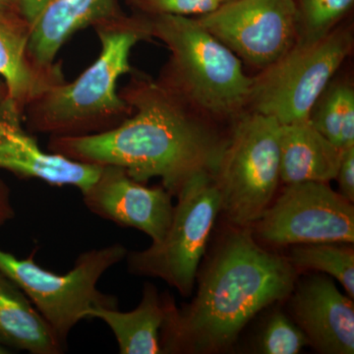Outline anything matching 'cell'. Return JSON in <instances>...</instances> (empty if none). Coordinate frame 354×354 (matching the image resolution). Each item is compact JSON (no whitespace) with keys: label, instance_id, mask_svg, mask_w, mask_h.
I'll use <instances>...</instances> for the list:
<instances>
[{"label":"cell","instance_id":"cell-1","mask_svg":"<svg viewBox=\"0 0 354 354\" xmlns=\"http://www.w3.org/2000/svg\"><path fill=\"white\" fill-rule=\"evenodd\" d=\"M120 95L132 109L120 125L85 136L50 137L48 151L85 164L122 167L138 183L160 177L172 195L195 174H214L227 141L200 122L176 93L135 75Z\"/></svg>","mask_w":354,"mask_h":354},{"label":"cell","instance_id":"cell-2","mask_svg":"<svg viewBox=\"0 0 354 354\" xmlns=\"http://www.w3.org/2000/svg\"><path fill=\"white\" fill-rule=\"evenodd\" d=\"M295 281L290 260L265 250L248 227H241L228 235L207 266L190 304L178 309L165 297L162 353L228 348L261 310L290 295Z\"/></svg>","mask_w":354,"mask_h":354},{"label":"cell","instance_id":"cell-3","mask_svg":"<svg viewBox=\"0 0 354 354\" xmlns=\"http://www.w3.org/2000/svg\"><path fill=\"white\" fill-rule=\"evenodd\" d=\"M93 28L101 43L99 57L73 82L50 88L25 109L23 120L32 134H97L118 127L132 113L118 91V81L131 73L132 48L151 38L148 18L123 13Z\"/></svg>","mask_w":354,"mask_h":354},{"label":"cell","instance_id":"cell-4","mask_svg":"<svg viewBox=\"0 0 354 354\" xmlns=\"http://www.w3.org/2000/svg\"><path fill=\"white\" fill-rule=\"evenodd\" d=\"M147 18L150 37L162 41L171 51L160 82L188 104L214 115H234L248 104L252 77L247 75L234 51L197 18Z\"/></svg>","mask_w":354,"mask_h":354},{"label":"cell","instance_id":"cell-5","mask_svg":"<svg viewBox=\"0 0 354 354\" xmlns=\"http://www.w3.org/2000/svg\"><path fill=\"white\" fill-rule=\"evenodd\" d=\"M122 244L86 251L73 269L59 274L36 262L35 251L25 259L0 249V272L12 279L50 324L60 341L67 337L86 313L94 307L118 308V298L97 288L102 277L127 257Z\"/></svg>","mask_w":354,"mask_h":354},{"label":"cell","instance_id":"cell-6","mask_svg":"<svg viewBox=\"0 0 354 354\" xmlns=\"http://www.w3.org/2000/svg\"><path fill=\"white\" fill-rule=\"evenodd\" d=\"M281 125L254 111L237 121L225 142L213 176L221 211L237 227L253 225L271 205L281 180Z\"/></svg>","mask_w":354,"mask_h":354},{"label":"cell","instance_id":"cell-7","mask_svg":"<svg viewBox=\"0 0 354 354\" xmlns=\"http://www.w3.org/2000/svg\"><path fill=\"white\" fill-rule=\"evenodd\" d=\"M176 206L164 239L145 250L128 252V272L165 281L189 297L194 288L212 228L221 211V196L213 174L200 171L176 193Z\"/></svg>","mask_w":354,"mask_h":354},{"label":"cell","instance_id":"cell-8","mask_svg":"<svg viewBox=\"0 0 354 354\" xmlns=\"http://www.w3.org/2000/svg\"><path fill=\"white\" fill-rule=\"evenodd\" d=\"M353 44L351 32L342 29L313 43L297 41L253 78L248 104L281 125L309 120Z\"/></svg>","mask_w":354,"mask_h":354},{"label":"cell","instance_id":"cell-9","mask_svg":"<svg viewBox=\"0 0 354 354\" xmlns=\"http://www.w3.org/2000/svg\"><path fill=\"white\" fill-rule=\"evenodd\" d=\"M256 223L261 239L274 245L354 242L353 204L326 183L286 184Z\"/></svg>","mask_w":354,"mask_h":354},{"label":"cell","instance_id":"cell-10","mask_svg":"<svg viewBox=\"0 0 354 354\" xmlns=\"http://www.w3.org/2000/svg\"><path fill=\"white\" fill-rule=\"evenodd\" d=\"M197 19L237 57L263 69L299 39L295 0H232Z\"/></svg>","mask_w":354,"mask_h":354},{"label":"cell","instance_id":"cell-11","mask_svg":"<svg viewBox=\"0 0 354 354\" xmlns=\"http://www.w3.org/2000/svg\"><path fill=\"white\" fill-rule=\"evenodd\" d=\"M82 196L95 215L141 230L153 242L164 239L171 223V193L164 186L147 187L115 165H102L99 176Z\"/></svg>","mask_w":354,"mask_h":354},{"label":"cell","instance_id":"cell-12","mask_svg":"<svg viewBox=\"0 0 354 354\" xmlns=\"http://www.w3.org/2000/svg\"><path fill=\"white\" fill-rule=\"evenodd\" d=\"M23 111L9 97L0 101V169L51 186H72L83 193L101 172L102 165L85 164L46 152L23 127Z\"/></svg>","mask_w":354,"mask_h":354},{"label":"cell","instance_id":"cell-13","mask_svg":"<svg viewBox=\"0 0 354 354\" xmlns=\"http://www.w3.org/2000/svg\"><path fill=\"white\" fill-rule=\"evenodd\" d=\"M293 291L291 314L309 344L321 353L353 354V299L323 276L304 279Z\"/></svg>","mask_w":354,"mask_h":354},{"label":"cell","instance_id":"cell-14","mask_svg":"<svg viewBox=\"0 0 354 354\" xmlns=\"http://www.w3.org/2000/svg\"><path fill=\"white\" fill-rule=\"evenodd\" d=\"M0 77L7 97L24 113L31 102L65 82L60 64L46 66L30 50V26L10 9L0 8Z\"/></svg>","mask_w":354,"mask_h":354},{"label":"cell","instance_id":"cell-15","mask_svg":"<svg viewBox=\"0 0 354 354\" xmlns=\"http://www.w3.org/2000/svg\"><path fill=\"white\" fill-rule=\"evenodd\" d=\"M123 13L120 0H50L29 24L30 50L37 62L50 66L77 32Z\"/></svg>","mask_w":354,"mask_h":354},{"label":"cell","instance_id":"cell-16","mask_svg":"<svg viewBox=\"0 0 354 354\" xmlns=\"http://www.w3.org/2000/svg\"><path fill=\"white\" fill-rule=\"evenodd\" d=\"M281 180L286 184L335 179L342 150L321 134L310 120L281 125Z\"/></svg>","mask_w":354,"mask_h":354},{"label":"cell","instance_id":"cell-17","mask_svg":"<svg viewBox=\"0 0 354 354\" xmlns=\"http://www.w3.org/2000/svg\"><path fill=\"white\" fill-rule=\"evenodd\" d=\"M60 354L65 344L19 286L0 272V354Z\"/></svg>","mask_w":354,"mask_h":354},{"label":"cell","instance_id":"cell-18","mask_svg":"<svg viewBox=\"0 0 354 354\" xmlns=\"http://www.w3.org/2000/svg\"><path fill=\"white\" fill-rule=\"evenodd\" d=\"M167 316V298L156 286L147 283L138 306L132 311L94 307L86 319H99L111 329L121 354L162 353L160 332Z\"/></svg>","mask_w":354,"mask_h":354},{"label":"cell","instance_id":"cell-19","mask_svg":"<svg viewBox=\"0 0 354 354\" xmlns=\"http://www.w3.org/2000/svg\"><path fill=\"white\" fill-rule=\"evenodd\" d=\"M312 124L339 149L354 146V90L348 84L329 86L309 118Z\"/></svg>","mask_w":354,"mask_h":354},{"label":"cell","instance_id":"cell-20","mask_svg":"<svg viewBox=\"0 0 354 354\" xmlns=\"http://www.w3.org/2000/svg\"><path fill=\"white\" fill-rule=\"evenodd\" d=\"M348 243L298 244L291 250L290 262L297 269L326 272L339 281L354 297V253Z\"/></svg>","mask_w":354,"mask_h":354},{"label":"cell","instance_id":"cell-21","mask_svg":"<svg viewBox=\"0 0 354 354\" xmlns=\"http://www.w3.org/2000/svg\"><path fill=\"white\" fill-rule=\"evenodd\" d=\"M354 0H295L299 15V43H313L334 31Z\"/></svg>","mask_w":354,"mask_h":354},{"label":"cell","instance_id":"cell-22","mask_svg":"<svg viewBox=\"0 0 354 354\" xmlns=\"http://www.w3.org/2000/svg\"><path fill=\"white\" fill-rule=\"evenodd\" d=\"M301 329L283 313L274 314L268 321L260 349L267 354H297L308 344Z\"/></svg>","mask_w":354,"mask_h":354},{"label":"cell","instance_id":"cell-23","mask_svg":"<svg viewBox=\"0 0 354 354\" xmlns=\"http://www.w3.org/2000/svg\"><path fill=\"white\" fill-rule=\"evenodd\" d=\"M135 14L153 17L160 15L199 16L212 12L223 0H125Z\"/></svg>","mask_w":354,"mask_h":354},{"label":"cell","instance_id":"cell-24","mask_svg":"<svg viewBox=\"0 0 354 354\" xmlns=\"http://www.w3.org/2000/svg\"><path fill=\"white\" fill-rule=\"evenodd\" d=\"M342 197L348 201H354V146L342 150L341 164L337 177Z\"/></svg>","mask_w":354,"mask_h":354},{"label":"cell","instance_id":"cell-25","mask_svg":"<svg viewBox=\"0 0 354 354\" xmlns=\"http://www.w3.org/2000/svg\"><path fill=\"white\" fill-rule=\"evenodd\" d=\"M50 0H17L16 11L28 23L32 22Z\"/></svg>","mask_w":354,"mask_h":354},{"label":"cell","instance_id":"cell-26","mask_svg":"<svg viewBox=\"0 0 354 354\" xmlns=\"http://www.w3.org/2000/svg\"><path fill=\"white\" fill-rule=\"evenodd\" d=\"M15 216L11 193L8 186L0 179V227Z\"/></svg>","mask_w":354,"mask_h":354},{"label":"cell","instance_id":"cell-27","mask_svg":"<svg viewBox=\"0 0 354 354\" xmlns=\"http://www.w3.org/2000/svg\"><path fill=\"white\" fill-rule=\"evenodd\" d=\"M17 0H0V8L16 11ZM17 12V11H16Z\"/></svg>","mask_w":354,"mask_h":354},{"label":"cell","instance_id":"cell-28","mask_svg":"<svg viewBox=\"0 0 354 354\" xmlns=\"http://www.w3.org/2000/svg\"><path fill=\"white\" fill-rule=\"evenodd\" d=\"M7 95V91L6 88V85H4L3 82H0V101L3 99L4 97Z\"/></svg>","mask_w":354,"mask_h":354},{"label":"cell","instance_id":"cell-29","mask_svg":"<svg viewBox=\"0 0 354 354\" xmlns=\"http://www.w3.org/2000/svg\"><path fill=\"white\" fill-rule=\"evenodd\" d=\"M232 1V0H223V3H225V2Z\"/></svg>","mask_w":354,"mask_h":354}]
</instances>
